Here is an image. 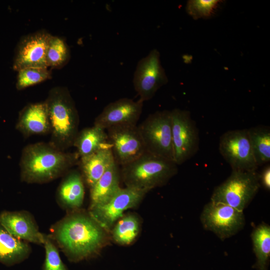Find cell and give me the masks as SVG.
Returning a JSON list of instances; mask_svg holds the SVG:
<instances>
[{"mask_svg": "<svg viewBox=\"0 0 270 270\" xmlns=\"http://www.w3.org/2000/svg\"><path fill=\"white\" fill-rule=\"evenodd\" d=\"M76 152L62 150L50 142H38L26 146L20 161V178L28 184H44L64 176L78 164Z\"/></svg>", "mask_w": 270, "mask_h": 270, "instance_id": "7a4b0ae2", "label": "cell"}, {"mask_svg": "<svg viewBox=\"0 0 270 270\" xmlns=\"http://www.w3.org/2000/svg\"><path fill=\"white\" fill-rule=\"evenodd\" d=\"M29 243L11 234L0 224V263L10 266L28 258L32 253Z\"/></svg>", "mask_w": 270, "mask_h": 270, "instance_id": "d6986e66", "label": "cell"}, {"mask_svg": "<svg viewBox=\"0 0 270 270\" xmlns=\"http://www.w3.org/2000/svg\"><path fill=\"white\" fill-rule=\"evenodd\" d=\"M16 129L25 138L50 132V124L44 102L29 104L19 112Z\"/></svg>", "mask_w": 270, "mask_h": 270, "instance_id": "2e32d148", "label": "cell"}, {"mask_svg": "<svg viewBox=\"0 0 270 270\" xmlns=\"http://www.w3.org/2000/svg\"><path fill=\"white\" fill-rule=\"evenodd\" d=\"M73 146L79 158L90 154L102 148H112L108 134L104 129L94 125L79 131Z\"/></svg>", "mask_w": 270, "mask_h": 270, "instance_id": "44dd1931", "label": "cell"}, {"mask_svg": "<svg viewBox=\"0 0 270 270\" xmlns=\"http://www.w3.org/2000/svg\"><path fill=\"white\" fill-rule=\"evenodd\" d=\"M84 180L80 171L70 170L58 186L56 200L62 208L68 212L80 210L84 197Z\"/></svg>", "mask_w": 270, "mask_h": 270, "instance_id": "e0dca14e", "label": "cell"}, {"mask_svg": "<svg viewBox=\"0 0 270 270\" xmlns=\"http://www.w3.org/2000/svg\"><path fill=\"white\" fill-rule=\"evenodd\" d=\"M168 82L161 64L159 52L154 49L140 59L134 71L133 84L142 102L152 99L158 90Z\"/></svg>", "mask_w": 270, "mask_h": 270, "instance_id": "8fae6325", "label": "cell"}, {"mask_svg": "<svg viewBox=\"0 0 270 270\" xmlns=\"http://www.w3.org/2000/svg\"><path fill=\"white\" fill-rule=\"evenodd\" d=\"M44 102L50 124V142L66 151L73 146L79 132V115L68 89L55 86L50 89Z\"/></svg>", "mask_w": 270, "mask_h": 270, "instance_id": "3957f363", "label": "cell"}, {"mask_svg": "<svg viewBox=\"0 0 270 270\" xmlns=\"http://www.w3.org/2000/svg\"><path fill=\"white\" fill-rule=\"evenodd\" d=\"M52 34L44 30L23 36L16 46L13 68L16 71L29 67L48 68L46 56Z\"/></svg>", "mask_w": 270, "mask_h": 270, "instance_id": "4fadbf2b", "label": "cell"}, {"mask_svg": "<svg viewBox=\"0 0 270 270\" xmlns=\"http://www.w3.org/2000/svg\"><path fill=\"white\" fill-rule=\"evenodd\" d=\"M218 0H190L187 2L186 10L194 19L210 17L222 2Z\"/></svg>", "mask_w": 270, "mask_h": 270, "instance_id": "4316f807", "label": "cell"}, {"mask_svg": "<svg viewBox=\"0 0 270 270\" xmlns=\"http://www.w3.org/2000/svg\"><path fill=\"white\" fill-rule=\"evenodd\" d=\"M45 258L42 270H68L60 256L58 248L49 234H46L44 244Z\"/></svg>", "mask_w": 270, "mask_h": 270, "instance_id": "83f0119b", "label": "cell"}, {"mask_svg": "<svg viewBox=\"0 0 270 270\" xmlns=\"http://www.w3.org/2000/svg\"><path fill=\"white\" fill-rule=\"evenodd\" d=\"M260 174L255 171L232 170L230 176L214 190L210 201L244 212L260 187Z\"/></svg>", "mask_w": 270, "mask_h": 270, "instance_id": "5b68a950", "label": "cell"}, {"mask_svg": "<svg viewBox=\"0 0 270 270\" xmlns=\"http://www.w3.org/2000/svg\"><path fill=\"white\" fill-rule=\"evenodd\" d=\"M0 224L14 237L28 243L44 245L46 235L41 232L32 214L26 210H4Z\"/></svg>", "mask_w": 270, "mask_h": 270, "instance_id": "9a60e30c", "label": "cell"}, {"mask_svg": "<svg viewBox=\"0 0 270 270\" xmlns=\"http://www.w3.org/2000/svg\"><path fill=\"white\" fill-rule=\"evenodd\" d=\"M70 50L64 39L52 35L46 52V63L48 67L60 68L64 66L70 59Z\"/></svg>", "mask_w": 270, "mask_h": 270, "instance_id": "d4e9b609", "label": "cell"}, {"mask_svg": "<svg viewBox=\"0 0 270 270\" xmlns=\"http://www.w3.org/2000/svg\"><path fill=\"white\" fill-rule=\"evenodd\" d=\"M260 184L267 190L270 188V166H267L264 169L262 172L260 174Z\"/></svg>", "mask_w": 270, "mask_h": 270, "instance_id": "f1b7e54d", "label": "cell"}, {"mask_svg": "<svg viewBox=\"0 0 270 270\" xmlns=\"http://www.w3.org/2000/svg\"><path fill=\"white\" fill-rule=\"evenodd\" d=\"M219 151L232 170L255 171V160L248 129L228 130L220 138Z\"/></svg>", "mask_w": 270, "mask_h": 270, "instance_id": "ba28073f", "label": "cell"}, {"mask_svg": "<svg viewBox=\"0 0 270 270\" xmlns=\"http://www.w3.org/2000/svg\"><path fill=\"white\" fill-rule=\"evenodd\" d=\"M49 234L68 260L77 262L98 254L106 243V231L88 212H68L50 228Z\"/></svg>", "mask_w": 270, "mask_h": 270, "instance_id": "6da1fadb", "label": "cell"}, {"mask_svg": "<svg viewBox=\"0 0 270 270\" xmlns=\"http://www.w3.org/2000/svg\"><path fill=\"white\" fill-rule=\"evenodd\" d=\"M106 131L114 160L119 166L132 162L146 152L137 125L112 127Z\"/></svg>", "mask_w": 270, "mask_h": 270, "instance_id": "7c38bea8", "label": "cell"}, {"mask_svg": "<svg viewBox=\"0 0 270 270\" xmlns=\"http://www.w3.org/2000/svg\"><path fill=\"white\" fill-rule=\"evenodd\" d=\"M148 192L130 187L120 189L106 202L88 208V213L106 232L126 210L136 206Z\"/></svg>", "mask_w": 270, "mask_h": 270, "instance_id": "30bf717a", "label": "cell"}, {"mask_svg": "<svg viewBox=\"0 0 270 270\" xmlns=\"http://www.w3.org/2000/svg\"><path fill=\"white\" fill-rule=\"evenodd\" d=\"M120 168L115 162L90 188L89 208L108 202L120 189Z\"/></svg>", "mask_w": 270, "mask_h": 270, "instance_id": "ffe728a7", "label": "cell"}, {"mask_svg": "<svg viewBox=\"0 0 270 270\" xmlns=\"http://www.w3.org/2000/svg\"><path fill=\"white\" fill-rule=\"evenodd\" d=\"M143 102L122 98L110 102L96 118L94 125L105 130L124 126H136L141 116Z\"/></svg>", "mask_w": 270, "mask_h": 270, "instance_id": "5bb4252c", "label": "cell"}, {"mask_svg": "<svg viewBox=\"0 0 270 270\" xmlns=\"http://www.w3.org/2000/svg\"><path fill=\"white\" fill-rule=\"evenodd\" d=\"M200 219L205 229L223 240L236 234L245 224L244 212L212 201L204 206Z\"/></svg>", "mask_w": 270, "mask_h": 270, "instance_id": "9c48e42d", "label": "cell"}, {"mask_svg": "<svg viewBox=\"0 0 270 270\" xmlns=\"http://www.w3.org/2000/svg\"><path fill=\"white\" fill-rule=\"evenodd\" d=\"M138 127L146 152L174 162L170 111L150 114Z\"/></svg>", "mask_w": 270, "mask_h": 270, "instance_id": "8992f818", "label": "cell"}, {"mask_svg": "<svg viewBox=\"0 0 270 270\" xmlns=\"http://www.w3.org/2000/svg\"><path fill=\"white\" fill-rule=\"evenodd\" d=\"M256 270H268L270 258V226L266 223L258 226L252 234Z\"/></svg>", "mask_w": 270, "mask_h": 270, "instance_id": "7402d4cb", "label": "cell"}, {"mask_svg": "<svg viewBox=\"0 0 270 270\" xmlns=\"http://www.w3.org/2000/svg\"><path fill=\"white\" fill-rule=\"evenodd\" d=\"M114 162L112 148H106L80 158L78 165L84 182L91 188Z\"/></svg>", "mask_w": 270, "mask_h": 270, "instance_id": "ac0fdd59", "label": "cell"}, {"mask_svg": "<svg viewBox=\"0 0 270 270\" xmlns=\"http://www.w3.org/2000/svg\"><path fill=\"white\" fill-rule=\"evenodd\" d=\"M18 72L16 88L22 90L51 78L52 72L48 68L29 67Z\"/></svg>", "mask_w": 270, "mask_h": 270, "instance_id": "484cf974", "label": "cell"}, {"mask_svg": "<svg viewBox=\"0 0 270 270\" xmlns=\"http://www.w3.org/2000/svg\"><path fill=\"white\" fill-rule=\"evenodd\" d=\"M170 112L174 162L178 166L198 150V131L188 111L174 108Z\"/></svg>", "mask_w": 270, "mask_h": 270, "instance_id": "52a82bcc", "label": "cell"}, {"mask_svg": "<svg viewBox=\"0 0 270 270\" xmlns=\"http://www.w3.org/2000/svg\"><path fill=\"white\" fill-rule=\"evenodd\" d=\"M140 223L135 214H124L112 228V237L118 244L125 246L132 244L140 232Z\"/></svg>", "mask_w": 270, "mask_h": 270, "instance_id": "603a6c76", "label": "cell"}, {"mask_svg": "<svg viewBox=\"0 0 270 270\" xmlns=\"http://www.w3.org/2000/svg\"><path fill=\"white\" fill-rule=\"evenodd\" d=\"M172 160L145 152L132 162L122 166L120 176L126 187L149 192L165 185L178 172Z\"/></svg>", "mask_w": 270, "mask_h": 270, "instance_id": "277c9868", "label": "cell"}, {"mask_svg": "<svg viewBox=\"0 0 270 270\" xmlns=\"http://www.w3.org/2000/svg\"><path fill=\"white\" fill-rule=\"evenodd\" d=\"M254 156L258 166L270 160V130L267 127L256 126L248 129Z\"/></svg>", "mask_w": 270, "mask_h": 270, "instance_id": "cb8c5ba5", "label": "cell"}]
</instances>
